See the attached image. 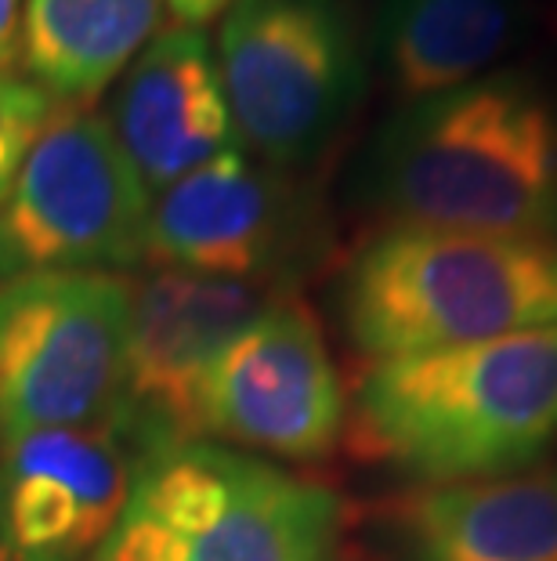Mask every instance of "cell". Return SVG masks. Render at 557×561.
<instances>
[{
    "label": "cell",
    "instance_id": "9a60e30c",
    "mask_svg": "<svg viewBox=\"0 0 557 561\" xmlns=\"http://www.w3.org/2000/svg\"><path fill=\"white\" fill-rule=\"evenodd\" d=\"M163 0H26L22 62L58 105H91L160 30Z\"/></svg>",
    "mask_w": 557,
    "mask_h": 561
},
{
    "label": "cell",
    "instance_id": "5bb4252c",
    "mask_svg": "<svg viewBox=\"0 0 557 561\" xmlns=\"http://www.w3.org/2000/svg\"><path fill=\"white\" fill-rule=\"evenodd\" d=\"M525 26V0H381L373 55L406 105L492 73Z\"/></svg>",
    "mask_w": 557,
    "mask_h": 561
},
{
    "label": "cell",
    "instance_id": "3957f363",
    "mask_svg": "<svg viewBox=\"0 0 557 561\" xmlns=\"http://www.w3.org/2000/svg\"><path fill=\"white\" fill-rule=\"evenodd\" d=\"M340 337L362 366L557 327V243L381 225L334 283Z\"/></svg>",
    "mask_w": 557,
    "mask_h": 561
},
{
    "label": "cell",
    "instance_id": "ac0fdd59",
    "mask_svg": "<svg viewBox=\"0 0 557 561\" xmlns=\"http://www.w3.org/2000/svg\"><path fill=\"white\" fill-rule=\"evenodd\" d=\"M22 19L26 0H0V73H15L22 62Z\"/></svg>",
    "mask_w": 557,
    "mask_h": 561
},
{
    "label": "cell",
    "instance_id": "ffe728a7",
    "mask_svg": "<svg viewBox=\"0 0 557 561\" xmlns=\"http://www.w3.org/2000/svg\"><path fill=\"white\" fill-rule=\"evenodd\" d=\"M0 561H8V558H4V551H0Z\"/></svg>",
    "mask_w": 557,
    "mask_h": 561
},
{
    "label": "cell",
    "instance_id": "e0dca14e",
    "mask_svg": "<svg viewBox=\"0 0 557 561\" xmlns=\"http://www.w3.org/2000/svg\"><path fill=\"white\" fill-rule=\"evenodd\" d=\"M94 561H174L171 543L156 525L146 515H138L135 507L127 511L120 529L113 533V540L105 543V551Z\"/></svg>",
    "mask_w": 557,
    "mask_h": 561
},
{
    "label": "cell",
    "instance_id": "7a4b0ae2",
    "mask_svg": "<svg viewBox=\"0 0 557 561\" xmlns=\"http://www.w3.org/2000/svg\"><path fill=\"white\" fill-rule=\"evenodd\" d=\"M557 438V327L359 369L348 446L402 485L511 474Z\"/></svg>",
    "mask_w": 557,
    "mask_h": 561
},
{
    "label": "cell",
    "instance_id": "2e32d148",
    "mask_svg": "<svg viewBox=\"0 0 557 561\" xmlns=\"http://www.w3.org/2000/svg\"><path fill=\"white\" fill-rule=\"evenodd\" d=\"M58 113V102L30 77L0 73V203L11 193L15 178L37 146L44 127Z\"/></svg>",
    "mask_w": 557,
    "mask_h": 561
},
{
    "label": "cell",
    "instance_id": "ba28073f",
    "mask_svg": "<svg viewBox=\"0 0 557 561\" xmlns=\"http://www.w3.org/2000/svg\"><path fill=\"white\" fill-rule=\"evenodd\" d=\"M334 247V218L312 178L229 149L152 199L146 265L301 294Z\"/></svg>",
    "mask_w": 557,
    "mask_h": 561
},
{
    "label": "cell",
    "instance_id": "52a82bcc",
    "mask_svg": "<svg viewBox=\"0 0 557 561\" xmlns=\"http://www.w3.org/2000/svg\"><path fill=\"white\" fill-rule=\"evenodd\" d=\"M130 276L44 272L0 283V438L124 416Z\"/></svg>",
    "mask_w": 557,
    "mask_h": 561
},
{
    "label": "cell",
    "instance_id": "5b68a950",
    "mask_svg": "<svg viewBox=\"0 0 557 561\" xmlns=\"http://www.w3.org/2000/svg\"><path fill=\"white\" fill-rule=\"evenodd\" d=\"M214 58L240 149L287 174L334 152L370 77L348 0H232Z\"/></svg>",
    "mask_w": 557,
    "mask_h": 561
},
{
    "label": "cell",
    "instance_id": "30bf717a",
    "mask_svg": "<svg viewBox=\"0 0 557 561\" xmlns=\"http://www.w3.org/2000/svg\"><path fill=\"white\" fill-rule=\"evenodd\" d=\"M138 474L124 416L0 438V551L8 561H94L130 511Z\"/></svg>",
    "mask_w": 557,
    "mask_h": 561
},
{
    "label": "cell",
    "instance_id": "d6986e66",
    "mask_svg": "<svg viewBox=\"0 0 557 561\" xmlns=\"http://www.w3.org/2000/svg\"><path fill=\"white\" fill-rule=\"evenodd\" d=\"M171 15L177 19V26H204V22L218 19L229 11L232 0H167Z\"/></svg>",
    "mask_w": 557,
    "mask_h": 561
},
{
    "label": "cell",
    "instance_id": "8992f818",
    "mask_svg": "<svg viewBox=\"0 0 557 561\" xmlns=\"http://www.w3.org/2000/svg\"><path fill=\"white\" fill-rule=\"evenodd\" d=\"M152 196L91 105H58L0 203V283L146 265Z\"/></svg>",
    "mask_w": 557,
    "mask_h": 561
},
{
    "label": "cell",
    "instance_id": "9c48e42d",
    "mask_svg": "<svg viewBox=\"0 0 557 561\" xmlns=\"http://www.w3.org/2000/svg\"><path fill=\"white\" fill-rule=\"evenodd\" d=\"M193 435L312 468L348 435V388L301 294L279 297L214 355L196 388Z\"/></svg>",
    "mask_w": 557,
    "mask_h": 561
},
{
    "label": "cell",
    "instance_id": "4fadbf2b",
    "mask_svg": "<svg viewBox=\"0 0 557 561\" xmlns=\"http://www.w3.org/2000/svg\"><path fill=\"white\" fill-rule=\"evenodd\" d=\"M109 130L156 199L182 178L240 149L214 44L204 30H160L116 80Z\"/></svg>",
    "mask_w": 557,
    "mask_h": 561
},
{
    "label": "cell",
    "instance_id": "277c9868",
    "mask_svg": "<svg viewBox=\"0 0 557 561\" xmlns=\"http://www.w3.org/2000/svg\"><path fill=\"white\" fill-rule=\"evenodd\" d=\"M130 507L174 561H370L359 515L315 474L207 438L138 446Z\"/></svg>",
    "mask_w": 557,
    "mask_h": 561
},
{
    "label": "cell",
    "instance_id": "6da1fadb",
    "mask_svg": "<svg viewBox=\"0 0 557 561\" xmlns=\"http://www.w3.org/2000/svg\"><path fill=\"white\" fill-rule=\"evenodd\" d=\"M359 193L384 225L557 243V94L492 69L406 102L362 157Z\"/></svg>",
    "mask_w": 557,
    "mask_h": 561
},
{
    "label": "cell",
    "instance_id": "7c38bea8",
    "mask_svg": "<svg viewBox=\"0 0 557 561\" xmlns=\"http://www.w3.org/2000/svg\"><path fill=\"white\" fill-rule=\"evenodd\" d=\"M370 561H557V463L402 485L359 515Z\"/></svg>",
    "mask_w": 557,
    "mask_h": 561
},
{
    "label": "cell",
    "instance_id": "8fae6325",
    "mask_svg": "<svg viewBox=\"0 0 557 561\" xmlns=\"http://www.w3.org/2000/svg\"><path fill=\"white\" fill-rule=\"evenodd\" d=\"M287 290L146 265L130 276L124 427L138 446L193 435L196 388L214 355Z\"/></svg>",
    "mask_w": 557,
    "mask_h": 561
}]
</instances>
